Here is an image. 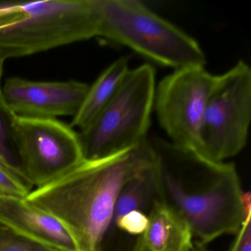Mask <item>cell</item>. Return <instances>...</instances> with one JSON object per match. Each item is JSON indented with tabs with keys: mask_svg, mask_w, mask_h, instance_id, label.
I'll use <instances>...</instances> for the list:
<instances>
[{
	"mask_svg": "<svg viewBox=\"0 0 251 251\" xmlns=\"http://www.w3.org/2000/svg\"><path fill=\"white\" fill-rule=\"evenodd\" d=\"M230 251H251V205L247 208L245 218Z\"/></svg>",
	"mask_w": 251,
	"mask_h": 251,
	"instance_id": "18",
	"label": "cell"
},
{
	"mask_svg": "<svg viewBox=\"0 0 251 251\" xmlns=\"http://www.w3.org/2000/svg\"><path fill=\"white\" fill-rule=\"evenodd\" d=\"M98 37L175 70L205 67V55L192 36L139 0H96Z\"/></svg>",
	"mask_w": 251,
	"mask_h": 251,
	"instance_id": "4",
	"label": "cell"
},
{
	"mask_svg": "<svg viewBox=\"0 0 251 251\" xmlns=\"http://www.w3.org/2000/svg\"><path fill=\"white\" fill-rule=\"evenodd\" d=\"M155 87L151 64L130 69L111 102L79 133L85 161L126 152L148 139Z\"/></svg>",
	"mask_w": 251,
	"mask_h": 251,
	"instance_id": "5",
	"label": "cell"
},
{
	"mask_svg": "<svg viewBox=\"0 0 251 251\" xmlns=\"http://www.w3.org/2000/svg\"><path fill=\"white\" fill-rule=\"evenodd\" d=\"M4 62H5V60L0 56V87L2 86V85H1V80H2V72H3Z\"/></svg>",
	"mask_w": 251,
	"mask_h": 251,
	"instance_id": "20",
	"label": "cell"
},
{
	"mask_svg": "<svg viewBox=\"0 0 251 251\" xmlns=\"http://www.w3.org/2000/svg\"><path fill=\"white\" fill-rule=\"evenodd\" d=\"M149 224L138 236L132 251H190L193 235L186 222L156 199L149 213Z\"/></svg>",
	"mask_w": 251,
	"mask_h": 251,
	"instance_id": "11",
	"label": "cell"
},
{
	"mask_svg": "<svg viewBox=\"0 0 251 251\" xmlns=\"http://www.w3.org/2000/svg\"><path fill=\"white\" fill-rule=\"evenodd\" d=\"M157 199L155 165L129 180L120 191L113 216L112 235L116 222L132 211H140L148 214Z\"/></svg>",
	"mask_w": 251,
	"mask_h": 251,
	"instance_id": "13",
	"label": "cell"
},
{
	"mask_svg": "<svg viewBox=\"0 0 251 251\" xmlns=\"http://www.w3.org/2000/svg\"><path fill=\"white\" fill-rule=\"evenodd\" d=\"M14 140L25 176L36 189L61 178L85 161L78 133L57 119L17 116Z\"/></svg>",
	"mask_w": 251,
	"mask_h": 251,
	"instance_id": "7",
	"label": "cell"
},
{
	"mask_svg": "<svg viewBox=\"0 0 251 251\" xmlns=\"http://www.w3.org/2000/svg\"><path fill=\"white\" fill-rule=\"evenodd\" d=\"M0 251H64L36 242L0 220Z\"/></svg>",
	"mask_w": 251,
	"mask_h": 251,
	"instance_id": "15",
	"label": "cell"
},
{
	"mask_svg": "<svg viewBox=\"0 0 251 251\" xmlns=\"http://www.w3.org/2000/svg\"><path fill=\"white\" fill-rule=\"evenodd\" d=\"M96 0L0 3V56L21 58L98 37Z\"/></svg>",
	"mask_w": 251,
	"mask_h": 251,
	"instance_id": "3",
	"label": "cell"
},
{
	"mask_svg": "<svg viewBox=\"0 0 251 251\" xmlns=\"http://www.w3.org/2000/svg\"><path fill=\"white\" fill-rule=\"evenodd\" d=\"M190 251H208L205 248L204 245H201L198 242H194L193 248H192Z\"/></svg>",
	"mask_w": 251,
	"mask_h": 251,
	"instance_id": "19",
	"label": "cell"
},
{
	"mask_svg": "<svg viewBox=\"0 0 251 251\" xmlns=\"http://www.w3.org/2000/svg\"><path fill=\"white\" fill-rule=\"evenodd\" d=\"M0 220L36 242L61 251H79L63 223L25 199L0 198Z\"/></svg>",
	"mask_w": 251,
	"mask_h": 251,
	"instance_id": "10",
	"label": "cell"
},
{
	"mask_svg": "<svg viewBox=\"0 0 251 251\" xmlns=\"http://www.w3.org/2000/svg\"><path fill=\"white\" fill-rule=\"evenodd\" d=\"M2 87V86H1ZM0 87V164L32 186L25 176L14 140L16 115L4 100Z\"/></svg>",
	"mask_w": 251,
	"mask_h": 251,
	"instance_id": "14",
	"label": "cell"
},
{
	"mask_svg": "<svg viewBox=\"0 0 251 251\" xmlns=\"http://www.w3.org/2000/svg\"><path fill=\"white\" fill-rule=\"evenodd\" d=\"M155 156L157 199L189 226L205 246L236 234L251 205L233 163L207 159L196 151L157 136L148 138Z\"/></svg>",
	"mask_w": 251,
	"mask_h": 251,
	"instance_id": "1",
	"label": "cell"
},
{
	"mask_svg": "<svg viewBox=\"0 0 251 251\" xmlns=\"http://www.w3.org/2000/svg\"><path fill=\"white\" fill-rule=\"evenodd\" d=\"M154 165L148 139L126 152L84 161L61 178L33 189L25 200L63 223L79 251H105L112 236L114 206L120 191Z\"/></svg>",
	"mask_w": 251,
	"mask_h": 251,
	"instance_id": "2",
	"label": "cell"
},
{
	"mask_svg": "<svg viewBox=\"0 0 251 251\" xmlns=\"http://www.w3.org/2000/svg\"><path fill=\"white\" fill-rule=\"evenodd\" d=\"M89 86L76 80L33 81L11 77L1 87L4 100L17 116L39 119L74 117Z\"/></svg>",
	"mask_w": 251,
	"mask_h": 251,
	"instance_id": "9",
	"label": "cell"
},
{
	"mask_svg": "<svg viewBox=\"0 0 251 251\" xmlns=\"http://www.w3.org/2000/svg\"><path fill=\"white\" fill-rule=\"evenodd\" d=\"M128 56L120 57L89 86L78 111L73 117L70 126L73 129L83 131L111 102L130 70Z\"/></svg>",
	"mask_w": 251,
	"mask_h": 251,
	"instance_id": "12",
	"label": "cell"
},
{
	"mask_svg": "<svg viewBox=\"0 0 251 251\" xmlns=\"http://www.w3.org/2000/svg\"><path fill=\"white\" fill-rule=\"evenodd\" d=\"M149 224L148 214L140 211H132L120 217L114 225L117 229L132 236H140L145 233Z\"/></svg>",
	"mask_w": 251,
	"mask_h": 251,
	"instance_id": "17",
	"label": "cell"
},
{
	"mask_svg": "<svg viewBox=\"0 0 251 251\" xmlns=\"http://www.w3.org/2000/svg\"><path fill=\"white\" fill-rule=\"evenodd\" d=\"M217 77L204 67H185L156 84L153 108L170 142L198 151L204 110Z\"/></svg>",
	"mask_w": 251,
	"mask_h": 251,
	"instance_id": "8",
	"label": "cell"
},
{
	"mask_svg": "<svg viewBox=\"0 0 251 251\" xmlns=\"http://www.w3.org/2000/svg\"><path fill=\"white\" fill-rule=\"evenodd\" d=\"M33 190V186L0 164V198L24 200Z\"/></svg>",
	"mask_w": 251,
	"mask_h": 251,
	"instance_id": "16",
	"label": "cell"
},
{
	"mask_svg": "<svg viewBox=\"0 0 251 251\" xmlns=\"http://www.w3.org/2000/svg\"><path fill=\"white\" fill-rule=\"evenodd\" d=\"M251 121V70L239 61L217 75L205 105L197 152L223 162L242 152Z\"/></svg>",
	"mask_w": 251,
	"mask_h": 251,
	"instance_id": "6",
	"label": "cell"
}]
</instances>
